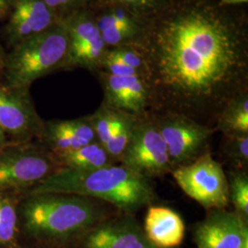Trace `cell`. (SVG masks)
<instances>
[{
    "mask_svg": "<svg viewBox=\"0 0 248 248\" xmlns=\"http://www.w3.org/2000/svg\"><path fill=\"white\" fill-rule=\"evenodd\" d=\"M136 47L146 63L149 112L214 118L248 89V15L218 0H173Z\"/></svg>",
    "mask_w": 248,
    "mask_h": 248,
    "instance_id": "6da1fadb",
    "label": "cell"
},
{
    "mask_svg": "<svg viewBox=\"0 0 248 248\" xmlns=\"http://www.w3.org/2000/svg\"><path fill=\"white\" fill-rule=\"evenodd\" d=\"M41 193L71 194L99 200L127 214L136 213L155 199L150 178L122 165L89 170L57 169L23 195Z\"/></svg>",
    "mask_w": 248,
    "mask_h": 248,
    "instance_id": "7a4b0ae2",
    "label": "cell"
},
{
    "mask_svg": "<svg viewBox=\"0 0 248 248\" xmlns=\"http://www.w3.org/2000/svg\"><path fill=\"white\" fill-rule=\"evenodd\" d=\"M18 212L20 229L28 236L50 243L84 236L104 218L97 200L61 193L22 195Z\"/></svg>",
    "mask_w": 248,
    "mask_h": 248,
    "instance_id": "3957f363",
    "label": "cell"
},
{
    "mask_svg": "<svg viewBox=\"0 0 248 248\" xmlns=\"http://www.w3.org/2000/svg\"><path fill=\"white\" fill-rule=\"evenodd\" d=\"M68 37L62 20L45 31L12 46L5 56L2 85L13 89H29L43 77L65 70Z\"/></svg>",
    "mask_w": 248,
    "mask_h": 248,
    "instance_id": "277c9868",
    "label": "cell"
},
{
    "mask_svg": "<svg viewBox=\"0 0 248 248\" xmlns=\"http://www.w3.org/2000/svg\"><path fill=\"white\" fill-rule=\"evenodd\" d=\"M60 168L36 142H9L0 150V192L22 195Z\"/></svg>",
    "mask_w": 248,
    "mask_h": 248,
    "instance_id": "5b68a950",
    "label": "cell"
},
{
    "mask_svg": "<svg viewBox=\"0 0 248 248\" xmlns=\"http://www.w3.org/2000/svg\"><path fill=\"white\" fill-rule=\"evenodd\" d=\"M177 185L208 210L224 209L229 204V183L222 166L206 151L193 162L171 171Z\"/></svg>",
    "mask_w": 248,
    "mask_h": 248,
    "instance_id": "8992f818",
    "label": "cell"
},
{
    "mask_svg": "<svg viewBox=\"0 0 248 248\" xmlns=\"http://www.w3.org/2000/svg\"><path fill=\"white\" fill-rule=\"evenodd\" d=\"M120 162L124 168L147 178L172 171L166 142L149 112L137 118Z\"/></svg>",
    "mask_w": 248,
    "mask_h": 248,
    "instance_id": "52a82bcc",
    "label": "cell"
},
{
    "mask_svg": "<svg viewBox=\"0 0 248 248\" xmlns=\"http://www.w3.org/2000/svg\"><path fill=\"white\" fill-rule=\"evenodd\" d=\"M166 142L173 169L201 156L213 130L194 119L176 112H149Z\"/></svg>",
    "mask_w": 248,
    "mask_h": 248,
    "instance_id": "ba28073f",
    "label": "cell"
},
{
    "mask_svg": "<svg viewBox=\"0 0 248 248\" xmlns=\"http://www.w3.org/2000/svg\"><path fill=\"white\" fill-rule=\"evenodd\" d=\"M68 37L65 70L84 68L97 73L108 50L91 9L80 10L62 20Z\"/></svg>",
    "mask_w": 248,
    "mask_h": 248,
    "instance_id": "9c48e42d",
    "label": "cell"
},
{
    "mask_svg": "<svg viewBox=\"0 0 248 248\" xmlns=\"http://www.w3.org/2000/svg\"><path fill=\"white\" fill-rule=\"evenodd\" d=\"M45 123L29 89H9L0 84V124L9 142H35Z\"/></svg>",
    "mask_w": 248,
    "mask_h": 248,
    "instance_id": "30bf717a",
    "label": "cell"
},
{
    "mask_svg": "<svg viewBox=\"0 0 248 248\" xmlns=\"http://www.w3.org/2000/svg\"><path fill=\"white\" fill-rule=\"evenodd\" d=\"M90 9L108 48L136 46L149 19L106 0H98Z\"/></svg>",
    "mask_w": 248,
    "mask_h": 248,
    "instance_id": "8fae6325",
    "label": "cell"
},
{
    "mask_svg": "<svg viewBox=\"0 0 248 248\" xmlns=\"http://www.w3.org/2000/svg\"><path fill=\"white\" fill-rule=\"evenodd\" d=\"M197 248H242L248 242L245 219L237 213L213 209L196 225Z\"/></svg>",
    "mask_w": 248,
    "mask_h": 248,
    "instance_id": "7c38bea8",
    "label": "cell"
},
{
    "mask_svg": "<svg viewBox=\"0 0 248 248\" xmlns=\"http://www.w3.org/2000/svg\"><path fill=\"white\" fill-rule=\"evenodd\" d=\"M97 74L104 94L102 104L136 117L150 111V89L143 77Z\"/></svg>",
    "mask_w": 248,
    "mask_h": 248,
    "instance_id": "4fadbf2b",
    "label": "cell"
},
{
    "mask_svg": "<svg viewBox=\"0 0 248 248\" xmlns=\"http://www.w3.org/2000/svg\"><path fill=\"white\" fill-rule=\"evenodd\" d=\"M8 16L5 36L11 47L60 21L45 0H12Z\"/></svg>",
    "mask_w": 248,
    "mask_h": 248,
    "instance_id": "5bb4252c",
    "label": "cell"
},
{
    "mask_svg": "<svg viewBox=\"0 0 248 248\" xmlns=\"http://www.w3.org/2000/svg\"><path fill=\"white\" fill-rule=\"evenodd\" d=\"M84 248H157L130 216L102 221L84 234Z\"/></svg>",
    "mask_w": 248,
    "mask_h": 248,
    "instance_id": "9a60e30c",
    "label": "cell"
},
{
    "mask_svg": "<svg viewBox=\"0 0 248 248\" xmlns=\"http://www.w3.org/2000/svg\"><path fill=\"white\" fill-rule=\"evenodd\" d=\"M36 142L53 155L98 141L89 116H85L73 120L45 122Z\"/></svg>",
    "mask_w": 248,
    "mask_h": 248,
    "instance_id": "2e32d148",
    "label": "cell"
},
{
    "mask_svg": "<svg viewBox=\"0 0 248 248\" xmlns=\"http://www.w3.org/2000/svg\"><path fill=\"white\" fill-rule=\"evenodd\" d=\"M185 223L181 216L168 207L152 206L145 215L143 232L157 248H172L184 239Z\"/></svg>",
    "mask_w": 248,
    "mask_h": 248,
    "instance_id": "e0dca14e",
    "label": "cell"
},
{
    "mask_svg": "<svg viewBox=\"0 0 248 248\" xmlns=\"http://www.w3.org/2000/svg\"><path fill=\"white\" fill-rule=\"evenodd\" d=\"M52 155L60 169L89 170L113 165L104 146L98 142Z\"/></svg>",
    "mask_w": 248,
    "mask_h": 248,
    "instance_id": "ac0fdd59",
    "label": "cell"
},
{
    "mask_svg": "<svg viewBox=\"0 0 248 248\" xmlns=\"http://www.w3.org/2000/svg\"><path fill=\"white\" fill-rule=\"evenodd\" d=\"M216 128L223 134H248V92L231 98L216 116Z\"/></svg>",
    "mask_w": 248,
    "mask_h": 248,
    "instance_id": "d6986e66",
    "label": "cell"
},
{
    "mask_svg": "<svg viewBox=\"0 0 248 248\" xmlns=\"http://www.w3.org/2000/svg\"><path fill=\"white\" fill-rule=\"evenodd\" d=\"M21 198L18 192H0V248H18Z\"/></svg>",
    "mask_w": 248,
    "mask_h": 248,
    "instance_id": "ffe728a7",
    "label": "cell"
},
{
    "mask_svg": "<svg viewBox=\"0 0 248 248\" xmlns=\"http://www.w3.org/2000/svg\"><path fill=\"white\" fill-rule=\"evenodd\" d=\"M124 113L126 112L101 104L94 113L88 115L96 134L97 141L101 145L104 146L110 139Z\"/></svg>",
    "mask_w": 248,
    "mask_h": 248,
    "instance_id": "44dd1931",
    "label": "cell"
},
{
    "mask_svg": "<svg viewBox=\"0 0 248 248\" xmlns=\"http://www.w3.org/2000/svg\"><path fill=\"white\" fill-rule=\"evenodd\" d=\"M138 117L124 113L121 122L117 125L114 132L112 133L110 139L104 145L112 162L120 161L124 150L130 141L131 135L133 133V126Z\"/></svg>",
    "mask_w": 248,
    "mask_h": 248,
    "instance_id": "7402d4cb",
    "label": "cell"
},
{
    "mask_svg": "<svg viewBox=\"0 0 248 248\" xmlns=\"http://www.w3.org/2000/svg\"><path fill=\"white\" fill-rule=\"evenodd\" d=\"M105 56L124 62L138 72L144 78L146 77V63L142 52L136 46H119L108 48Z\"/></svg>",
    "mask_w": 248,
    "mask_h": 248,
    "instance_id": "603a6c76",
    "label": "cell"
},
{
    "mask_svg": "<svg viewBox=\"0 0 248 248\" xmlns=\"http://www.w3.org/2000/svg\"><path fill=\"white\" fill-rule=\"evenodd\" d=\"M229 183V200L236 213L244 219L248 216V177L245 173H234Z\"/></svg>",
    "mask_w": 248,
    "mask_h": 248,
    "instance_id": "cb8c5ba5",
    "label": "cell"
},
{
    "mask_svg": "<svg viewBox=\"0 0 248 248\" xmlns=\"http://www.w3.org/2000/svg\"><path fill=\"white\" fill-rule=\"evenodd\" d=\"M223 150L232 164L245 167L248 162V134H224Z\"/></svg>",
    "mask_w": 248,
    "mask_h": 248,
    "instance_id": "d4e9b609",
    "label": "cell"
},
{
    "mask_svg": "<svg viewBox=\"0 0 248 248\" xmlns=\"http://www.w3.org/2000/svg\"><path fill=\"white\" fill-rule=\"evenodd\" d=\"M129 9L142 18H150L168 7L173 0H106Z\"/></svg>",
    "mask_w": 248,
    "mask_h": 248,
    "instance_id": "484cf974",
    "label": "cell"
},
{
    "mask_svg": "<svg viewBox=\"0 0 248 248\" xmlns=\"http://www.w3.org/2000/svg\"><path fill=\"white\" fill-rule=\"evenodd\" d=\"M47 6L58 18L63 20L72 14L90 9L98 0H45Z\"/></svg>",
    "mask_w": 248,
    "mask_h": 248,
    "instance_id": "4316f807",
    "label": "cell"
},
{
    "mask_svg": "<svg viewBox=\"0 0 248 248\" xmlns=\"http://www.w3.org/2000/svg\"><path fill=\"white\" fill-rule=\"evenodd\" d=\"M12 0H0V19L8 17Z\"/></svg>",
    "mask_w": 248,
    "mask_h": 248,
    "instance_id": "83f0119b",
    "label": "cell"
},
{
    "mask_svg": "<svg viewBox=\"0 0 248 248\" xmlns=\"http://www.w3.org/2000/svg\"><path fill=\"white\" fill-rule=\"evenodd\" d=\"M222 4L229 5V6H243L248 4V0H218Z\"/></svg>",
    "mask_w": 248,
    "mask_h": 248,
    "instance_id": "f1b7e54d",
    "label": "cell"
},
{
    "mask_svg": "<svg viewBox=\"0 0 248 248\" xmlns=\"http://www.w3.org/2000/svg\"><path fill=\"white\" fill-rule=\"evenodd\" d=\"M9 143V140H8L6 134H5L2 127H1V124H0V150L2 148H4L6 145H8Z\"/></svg>",
    "mask_w": 248,
    "mask_h": 248,
    "instance_id": "f546056e",
    "label": "cell"
},
{
    "mask_svg": "<svg viewBox=\"0 0 248 248\" xmlns=\"http://www.w3.org/2000/svg\"><path fill=\"white\" fill-rule=\"evenodd\" d=\"M5 54L2 52L1 47H0V76L2 77L3 75V69H4V62H5Z\"/></svg>",
    "mask_w": 248,
    "mask_h": 248,
    "instance_id": "4dcf8cb0",
    "label": "cell"
}]
</instances>
